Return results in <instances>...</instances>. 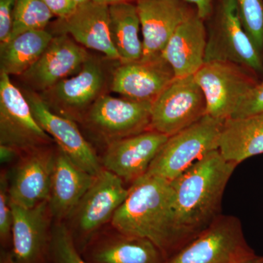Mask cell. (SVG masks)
Returning <instances> with one entry per match:
<instances>
[{"label":"cell","mask_w":263,"mask_h":263,"mask_svg":"<svg viewBox=\"0 0 263 263\" xmlns=\"http://www.w3.org/2000/svg\"><path fill=\"white\" fill-rule=\"evenodd\" d=\"M236 166L214 150L171 182L174 230L181 248L220 215L223 194Z\"/></svg>","instance_id":"6da1fadb"},{"label":"cell","mask_w":263,"mask_h":263,"mask_svg":"<svg viewBox=\"0 0 263 263\" xmlns=\"http://www.w3.org/2000/svg\"><path fill=\"white\" fill-rule=\"evenodd\" d=\"M110 224L151 240L165 259L181 249L174 230L172 185L158 176L145 174L130 185Z\"/></svg>","instance_id":"7a4b0ae2"},{"label":"cell","mask_w":263,"mask_h":263,"mask_svg":"<svg viewBox=\"0 0 263 263\" xmlns=\"http://www.w3.org/2000/svg\"><path fill=\"white\" fill-rule=\"evenodd\" d=\"M207 22L205 62L228 61L263 75V58L240 21L236 0H215Z\"/></svg>","instance_id":"3957f363"},{"label":"cell","mask_w":263,"mask_h":263,"mask_svg":"<svg viewBox=\"0 0 263 263\" xmlns=\"http://www.w3.org/2000/svg\"><path fill=\"white\" fill-rule=\"evenodd\" d=\"M129 188L113 173L103 168L65 224L76 248L83 252L91 238L110 224L128 195Z\"/></svg>","instance_id":"277c9868"},{"label":"cell","mask_w":263,"mask_h":263,"mask_svg":"<svg viewBox=\"0 0 263 263\" xmlns=\"http://www.w3.org/2000/svg\"><path fill=\"white\" fill-rule=\"evenodd\" d=\"M224 121L205 115L193 125L168 137L146 174L172 182L197 161L219 149Z\"/></svg>","instance_id":"5b68a950"},{"label":"cell","mask_w":263,"mask_h":263,"mask_svg":"<svg viewBox=\"0 0 263 263\" xmlns=\"http://www.w3.org/2000/svg\"><path fill=\"white\" fill-rule=\"evenodd\" d=\"M258 258L238 218L219 215L164 263H248Z\"/></svg>","instance_id":"8992f818"},{"label":"cell","mask_w":263,"mask_h":263,"mask_svg":"<svg viewBox=\"0 0 263 263\" xmlns=\"http://www.w3.org/2000/svg\"><path fill=\"white\" fill-rule=\"evenodd\" d=\"M195 80L206 102V115L231 118L246 95L259 82L258 76L245 66L228 61L205 62Z\"/></svg>","instance_id":"52a82bcc"},{"label":"cell","mask_w":263,"mask_h":263,"mask_svg":"<svg viewBox=\"0 0 263 263\" xmlns=\"http://www.w3.org/2000/svg\"><path fill=\"white\" fill-rule=\"evenodd\" d=\"M206 115V102L194 76L175 78L152 103L150 129L170 137Z\"/></svg>","instance_id":"ba28073f"},{"label":"cell","mask_w":263,"mask_h":263,"mask_svg":"<svg viewBox=\"0 0 263 263\" xmlns=\"http://www.w3.org/2000/svg\"><path fill=\"white\" fill-rule=\"evenodd\" d=\"M152 103L104 94L92 104L82 123L106 144L150 129Z\"/></svg>","instance_id":"9c48e42d"},{"label":"cell","mask_w":263,"mask_h":263,"mask_svg":"<svg viewBox=\"0 0 263 263\" xmlns=\"http://www.w3.org/2000/svg\"><path fill=\"white\" fill-rule=\"evenodd\" d=\"M51 137L38 124L24 93L0 73V145L21 152L51 145Z\"/></svg>","instance_id":"30bf717a"},{"label":"cell","mask_w":263,"mask_h":263,"mask_svg":"<svg viewBox=\"0 0 263 263\" xmlns=\"http://www.w3.org/2000/svg\"><path fill=\"white\" fill-rule=\"evenodd\" d=\"M11 204V252L15 263H52L54 220L48 200L30 209Z\"/></svg>","instance_id":"8fae6325"},{"label":"cell","mask_w":263,"mask_h":263,"mask_svg":"<svg viewBox=\"0 0 263 263\" xmlns=\"http://www.w3.org/2000/svg\"><path fill=\"white\" fill-rule=\"evenodd\" d=\"M105 84L103 66L90 57L77 73L60 81L41 97L53 111L82 123L90 107L104 95Z\"/></svg>","instance_id":"7c38bea8"},{"label":"cell","mask_w":263,"mask_h":263,"mask_svg":"<svg viewBox=\"0 0 263 263\" xmlns=\"http://www.w3.org/2000/svg\"><path fill=\"white\" fill-rule=\"evenodd\" d=\"M56 153L51 145L22 152L8 170L12 202L30 209L48 200Z\"/></svg>","instance_id":"4fadbf2b"},{"label":"cell","mask_w":263,"mask_h":263,"mask_svg":"<svg viewBox=\"0 0 263 263\" xmlns=\"http://www.w3.org/2000/svg\"><path fill=\"white\" fill-rule=\"evenodd\" d=\"M24 94L38 124L57 147L81 168L94 176L98 175L103 168L101 159L85 139L75 121L53 111L35 91H27Z\"/></svg>","instance_id":"5bb4252c"},{"label":"cell","mask_w":263,"mask_h":263,"mask_svg":"<svg viewBox=\"0 0 263 263\" xmlns=\"http://www.w3.org/2000/svg\"><path fill=\"white\" fill-rule=\"evenodd\" d=\"M136 5L143 34L142 60L162 56L176 29L197 13L183 0H138Z\"/></svg>","instance_id":"9a60e30c"},{"label":"cell","mask_w":263,"mask_h":263,"mask_svg":"<svg viewBox=\"0 0 263 263\" xmlns=\"http://www.w3.org/2000/svg\"><path fill=\"white\" fill-rule=\"evenodd\" d=\"M89 58L86 48L68 34H57L37 61L21 76L33 91L43 93L75 75Z\"/></svg>","instance_id":"2e32d148"},{"label":"cell","mask_w":263,"mask_h":263,"mask_svg":"<svg viewBox=\"0 0 263 263\" xmlns=\"http://www.w3.org/2000/svg\"><path fill=\"white\" fill-rule=\"evenodd\" d=\"M168 137L148 129L107 144L101 158L104 168L133 184L144 176Z\"/></svg>","instance_id":"e0dca14e"},{"label":"cell","mask_w":263,"mask_h":263,"mask_svg":"<svg viewBox=\"0 0 263 263\" xmlns=\"http://www.w3.org/2000/svg\"><path fill=\"white\" fill-rule=\"evenodd\" d=\"M90 263H164L162 251L151 240L119 231L109 224L81 252Z\"/></svg>","instance_id":"ac0fdd59"},{"label":"cell","mask_w":263,"mask_h":263,"mask_svg":"<svg viewBox=\"0 0 263 263\" xmlns=\"http://www.w3.org/2000/svg\"><path fill=\"white\" fill-rule=\"evenodd\" d=\"M174 70L162 56L120 63L112 76V91L124 98L153 103L174 80Z\"/></svg>","instance_id":"d6986e66"},{"label":"cell","mask_w":263,"mask_h":263,"mask_svg":"<svg viewBox=\"0 0 263 263\" xmlns=\"http://www.w3.org/2000/svg\"><path fill=\"white\" fill-rule=\"evenodd\" d=\"M54 27L59 34H70L84 48L100 52L108 60L119 62L110 37L108 5L94 1L79 5L72 14L59 18Z\"/></svg>","instance_id":"ffe728a7"},{"label":"cell","mask_w":263,"mask_h":263,"mask_svg":"<svg viewBox=\"0 0 263 263\" xmlns=\"http://www.w3.org/2000/svg\"><path fill=\"white\" fill-rule=\"evenodd\" d=\"M96 176L89 174L74 163L57 147L48 199L54 222H65L94 183Z\"/></svg>","instance_id":"44dd1931"},{"label":"cell","mask_w":263,"mask_h":263,"mask_svg":"<svg viewBox=\"0 0 263 263\" xmlns=\"http://www.w3.org/2000/svg\"><path fill=\"white\" fill-rule=\"evenodd\" d=\"M207 46L205 22L197 13L176 29L162 53L176 78L194 76L205 63Z\"/></svg>","instance_id":"7402d4cb"},{"label":"cell","mask_w":263,"mask_h":263,"mask_svg":"<svg viewBox=\"0 0 263 263\" xmlns=\"http://www.w3.org/2000/svg\"><path fill=\"white\" fill-rule=\"evenodd\" d=\"M219 151L224 160L236 165L263 154V114L226 119Z\"/></svg>","instance_id":"603a6c76"},{"label":"cell","mask_w":263,"mask_h":263,"mask_svg":"<svg viewBox=\"0 0 263 263\" xmlns=\"http://www.w3.org/2000/svg\"><path fill=\"white\" fill-rule=\"evenodd\" d=\"M46 31H27L0 44V73L22 76L43 54L53 39Z\"/></svg>","instance_id":"cb8c5ba5"},{"label":"cell","mask_w":263,"mask_h":263,"mask_svg":"<svg viewBox=\"0 0 263 263\" xmlns=\"http://www.w3.org/2000/svg\"><path fill=\"white\" fill-rule=\"evenodd\" d=\"M110 32L112 42L120 63L139 61L143 57V41L136 5L133 3L108 5Z\"/></svg>","instance_id":"d4e9b609"},{"label":"cell","mask_w":263,"mask_h":263,"mask_svg":"<svg viewBox=\"0 0 263 263\" xmlns=\"http://www.w3.org/2000/svg\"><path fill=\"white\" fill-rule=\"evenodd\" d=\"M53 16L42 0H16L9 40L27 31L45 29Z\"/></svg>","instance_id":"484cf974"},{"label":"cell","mask_w":263,"mask_h":263,"mask_svg":"<svg viewBox=\"0 0 263 263\" xmlns=\"http://www.w3.org/2000/svg\"><path fill=\"white\" fill-rule=\"evenodd\" d=\"M243 28L263 58V0H236Z\"/></svg>","instance_id":"4316f807"},{"label":"cell","mask_w":263,"mask_h":263,"mask_svg":"<svg viewBox=\"0 0 263 263\" xmlns=\"http://www.w3.org/2000/svg\"><path fill=\"white\" fill-rule=\"evenodd\" d=\"M52 263H90L76 248L64 222H54L53 224Z\"/></svg>","instance_id":"83f0119b"},{"label":"cell","mask_w":263,"mask_h":263,"mask_svg":"<svg viewBox=\"0 0 263 263\" xmlns=\"http://www.w3.org/2000/svg\"><path fill=\"white\" fill-rule=\"evenodd\" d=\"M13 212L9 193L8 170L0 174V245L1 249H11Z\"/></svg>","instance_id":"f1b7e54d"},{"label":"cell","mask_w":263,"mask_h":263,"mask_svg":"<svg viewBox=\"0 0 263 263\" xmlns=\"http://www.w3.org/2000/svg\"><path fill=\"white\" fill-rule=\"evenodd\" d=\"M263 114V79L246 95L231 118H241Z\"/></svg>","instance_id":"f546056e"},{"label":"cell","mask_w":263,"mask_h":263,"mask_svg":"<svg viewBox=\"0 0 263 263\" xmlns=\"http://www.w3.org/2000/svg\"><path fill=\"white\" fill-rule=\"evenodd\" d=\"M15 3L16 0H0V44L7 42L11 35Z\"/></svg>","instance_id":"4dcf8cb0"},{"label":"cell","mask_w":263,"mask_h":263,"mask_svg":"<svg viewBox=\"0 0 263 263\" xmlns=\"http://www.w3.org/2000/svg\"><path fill=\"white\" fill-rule=\"evenodd\" d=\"M53 15L64 18L72 14L77 8L74 0H42Z\"/></svg>","instance_id":"1f68e13d"},{"label":"cell","mask_w":263,"mask_h":263,"mask_svg":"<svg viewBox=\"0 0 263 263\" xmlns=\"http://www.w3.org/2000/svg\"><path fill=\"white\" fill-rule=\"evenodd\" d=\"M189 4L193 5L197 10V15L202 19L206 21L212 14L214 0H183Z\"/></svg>","instance_id":"d6a6232c"},{"label":"cell","mask_w":263,"mask_h":263,"mask_svg":"<svg viewBox=\"0 0 263 263\" xmlns=\"http://www.w3.org/2000/svg\"><path fill=\"white\" fill-rule=\"evenodd\" d=\"M22 154V152L13 147L0 145V160L3 164L13 165Z\"/></svg>","instance_id":"836d02e7"},{"label":"cell","mask_w":263,"mask_h":263,"mask_svg":"<svg viewBox=\"0 0 263 263\" xmlns=\"http://www.w3.org/2000/svg\"><path fill=\"white\" fill-rule=\"evenodd\" d=\"M0 263H15L12 254L11 249H1Z\"/></svg>","instance_id":"e575fe53"},{"label":"cell","mask_w":263,"mask_h":263,"mask_svg":"<svg viewBox=\"0 0 263 263\" xmlns=\"http://www.w3.org/2000/svg\"><path fill=\"white\" fill-rule=\"evenodd\" d=\"M134 1L137 2L138 0H94L96 3L107 5L117 4V3H133Z\"/></svg>","instance_id":"d590c367"},{"label":"cell","mask_w":263,"mask_h":263,"mask_svg":"<svg viewBox=\"0 0 263 263\" xmlns=\"http://www.w3.org/2000/svg\"><path fill=\"white\" fill-rule=\"evenodd\" d=\"M94 1V0H74L76 4L77 5V6L81 5L86 4V3H90V2Z\"/></svg>","instance_id":"8d00e7d4"},{"label":"cell","mask_w":263,"mask_h":263,"mask_svg":"<svg viewBox=\"0 0 263 263\" xmlns=\"http://www.w3.org/2000/svg\"><path fill=\"white\" fill-rule=\"evenodd\" d=\"M258 258H259V257H258ZM258 258L254 259V260H253V261H251V262H249L248 263H259Z\"/></svg>","instance_id":"74e56055"},{"label":"cell","mask_w":263,"mask_h":263,"mask_svg":"<svg viewBox=\"0 0 263 263\" xmlns=\"http://www.w3.org/2000/svg\"><path fill=\"white\" fill-rule=\"evenodd\" d=\"M258 262L259 263H263V257H259Z\"/></svg>","instance_id":"f35d334b"}]
</instances>
